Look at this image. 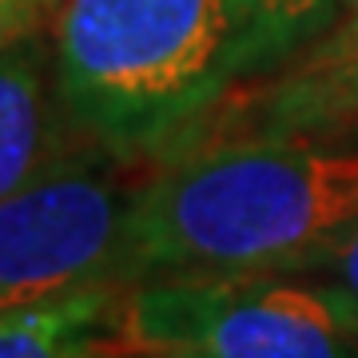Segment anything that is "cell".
Wrapping results in <instances>:
<instances>
[{"mask_svg": "<svg viewBox=\"0 0 358 358\" xmlns=\"http://www.w3.org/2000/svg\"><path fill=\"white\" fill-rule=\"evenodd\" d=\"M358 227V148L199 143L140 179L120 287L167 275H299Z\"/></svg>", "mask_w": 358, "mask_h": 358, "instance_id": "1", "label": "cell"}, {"mask_svg": "<svg viewBox=\"0 0 358 358\" xmlns=\"http://www.w3.org/2000/svg\"><path fill=\"white\" fill-rule=\"evenodd\" d=\"M263 0H60L52 84L72 140L159 164L255 80Z\"/></svg>", "mask_w": 358, "mask_h": 358, "instance_id": "2", "label": "cell"}, {"mask_svg": "<svg viewBox=\"0 0 358 358\" xmlns=\"http://www.w3.org/2000/svg\"><path fill=\"white\" fill-rule=\"evenodd\" d=\"M115 350L183 358H358V331L299 275H167L120 287Z\"/></svg>", "mask_w": 358, "mask_h": 358, "instance_id": "3", "label": "cell"}, {"mask_svg": "<svg viewBox=\"0 0 358 358\" xmlns=\"http://www.w3.org/2000/svg\"><path fill=\"white\" fill-rule=\"evenodd\" d=\"M136 187L131 164L68 140L24 187L0 199V315L120 287Z\"/></svg>", "mask_w": 358, "mask_h": 358, "instance_id": "4", "label": "cell"}, {"mask_svg": "<svg viewBox=\"0 0 358 358\" xmlns=\"http://www.w3.org/2000/svg\"><path fill=\"white\" fill-rule=\"evenodd\" d=\"M358 128V8L287 64L235 88L179 152L239 136L343 143ZM176 152V155H179ZM164 164V159H159Z\"/></svg>", "mask_w": 358, "mask_h": 358, "instance_id": "5", "label": "cell"}, {"mask_svg": "<svg viewBox=\"0 0 358 358\" xmlns=\"http://www.w3.org/2000/svg\"><path fill=\"white\" fill-rule=\"evenodd\" d=\"M68 140L52 84L48 28H32L0 48V199L24 187Z\"/></svg>", "mask_w": 358, "mask_h": 358, "instance_id": "6", "label": "cell"}, {"mask_svg": "<svg viewBox=\"0 0 358 358\" xmlns=\"http://www.w3.org/2000/svg\"><path fill=\"white\" fill-rule=\"evenodd\" d=\"M120 287L48 299L0 315V358H103L112 299Z\"/></svg>", "mask_w": 358, "mask_h": 358, "instance_id": "7", "label": "cell"}, {"mask_svg": "<svg viewBox=\"0 0 358 358\" xmlns=\"http://www.w3.org/2000/svg\"><path fill=\"white\" fill-rule=\"evenodd\" d=\"M358 8V0H263V28H259L255 80L287 64L294 52L331 32L338 20Z\"/></svg>", "mask_w": 358, "mask_h": 358, "instance_id": "8", "label": "cell"}, {"mask_svg": "<svg viewBox=\"0 0 358 358\" xmlns=\"http://www.w3.org/2000/svg\"><path fill=\"white\" fill-rule=\"evenodd\" d=\"M299 279L310 282L338 310V319L350 331H358V227L346 239H338L319 263H310L307 271H299Z\"/></svg>", "mask_w": 358, "mask_h": 358, "instance_id": "9", "label": "cell"}, {"mask_svg": "<svg viewBox=\"0 0 358 358\" xmlns=\"http://www.w3.org/2000/svg\"><path fill=\"white\" fill-rule=\"evenodd\" d=\"M52 13L40 0H0V48L13 44L16 36H24L32 28H44Z\"/></svg>", "mask_w": 358, "mask_h": 358, "instance_id": "10", "label": "cell"}, {"mask_svg": "<svg viewBox=\"0 0 358 358\" xmlns=\"http://www.w3.org/2000/svg\"><path fill=\"white\" fill-rule=\"evenodd\" d=\"M103 358H183V355H159V350H108Z\"/></svg>", "mask_w": 358, "mask_h": 358, "instance_id": "11", "label": "cell"}, {"mask_svg": "<svg viewBox=\"0 0 358 358\" xmlns=\"http://www.w3.org/2000/svg\"><path fill=\"white\" fill-rule=\"evenodd\" d=\"M343 143H350V148H358V128H355V131H350V136H346V140H343Z\"/></svg>", "mask_w": 358, "mask_h": 358, "instance_id": "12", "label": "cell"}, {"mask_svg": "<svg viewBox=\"0 0 358 358\" xmlns=\"http://www.w3.org/2000/svg\"><path fill=\"white\" fill-rule=\"evenodd\" d=\"M40 4H44V8H48V13H56V4H60V0H40Z\"/></svg>", "mask_w": 358, "mask_h": 358, "instance_id": "13", "label": "cell"}]
</instances>
